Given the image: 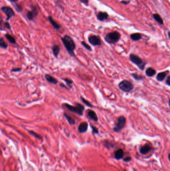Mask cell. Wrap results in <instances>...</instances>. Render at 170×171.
Returning <instances> with one entry per match:
<instances>
[{
	"label": "cell",
	"instance_id": "2e32d148",
	"mask_svg": "<svg viewBox=\"0 0 170 171\" xmlns=\"http://www.w3.org/2000/svg\"><path fill=\"white\" fill-rule=\"evenodd\" d=\"M52 50L54 57L57 58L58 56L59 52L61 51L60 47L57 45H54L52 48Z\"/></svg>",
	"mask_w": 170,
	"mask_h": 171
},
{
	"label": "cell",
	"instance_id": "ffe728a7",
	"mask_svg": "<svg viewBox=\"0 0 170 171\" xmlns=\"http://www.w3.org/2000/svg\"><path fill=\"white\" fill-rule=\"evenodd\" d=\"M4 37L6 38V39L12 44H16V39L13 37L12 36L9 34H6L4 35Z\"/></svg>",
	"mask_w": 170,
	"mask_h": 171
},
{
	"label": "cell",
	"instance_id": "1f68e13d",
	"mask_svg": "<svg viewBox=\"0 0 170 171\" xmlns=\"http://www.w3.org/2000/svg\"><path fill=\"white\" fill-rule=\"evenodd\" d=\"M22 68H13L11 70L12 72H19L22 71Z\"/></svg>",
	"mask_w": 170,
	"mask_h": 171
},
{
	"label": "cell",
	"instance_id": "30bf717a",
	"mask_svg": "<svg viewBox=\"0 0 170 171\" xmlns=\"http://www.w3.org/2000/svg\"><path fill=\"white\" fill-rule=\"evenodd\" d=\"M87 117L90 119L93 120L94 122H97L98 121V118L97 114L92 110H89L87 112Z\"/></svg>",
	"mask_w": 170,
	"mask_h": 171
},
{
	"label": "cell",
	"instance_id": "6da1fadb",
	"mask_svg": "<svg viewBox=\"0 0 170 171\" xmlns=\"http://www.w3.org/2000/svg\"><path fill=\"white\" fill-rule=\"evenodd\" d=\"M62 42L65 48L68 53L70 55V56L74 57L75 54L74 53V50L76 48V45L73 39L69 35H66L61 38Z\"/></svg>",
	"mask_w": 170,
	"mask_h": 171
},
{
	"label": "cell",
	"instance_id": "cb8c5ba5",
	"mask_svg": "<svg viewBox=\"0 0 170 171\" xmlns=\"http://www.w3.org/2000/svg\"><path fill=\"white\" fill-rule=\"evenodd\" d=\"M62 80L65 82V83H66V86L70 88V89H72V87H71V85L73 84V81L71 80L70 79L68 78H64L62 79Z\"/></svg>",
	"mask_w": 170,
	"mask_h": 171
},
{
	"label": "cell",
	"instance_id": "ac0fdd59",
	"mask_svg": "<svg viewBox=\"0 0 170 171\" xmlns=\"http://www.w3.org/2000/svg\"><path fill=\"white\" fill-rule=\"evenodd\" d=\"M124 156V152L123 150L121 149H118L114 153V157L115 159L117 160H120L123 158Z\"/></svg>",
	"mask_w": 170,
	"mask_h": 171
},
{
	"label": "cell",
	"instance_id": "9a60e30c",
	"mask_svg": "<svg viewBox=\"0 0 170 171\" xmlns=\"http://www.w3.org/2000/svg\"><path fill=\"white\" fill-rule=\"evenodd\" d=\"M48 20L55 30H58L61 28V25H59L57 22L55 21L51 16H49L48 17Z\"/></svg>",
	"mask_w": 170,
	"mask_h": 171
},
{
	"label": "cell",
	"instance_id": "836d02e7",
	"mask_svg": "<svg viewBox=\"0 0 170 171\" xmlns=\"http://www.w3.org/2000/svg\"><path fill=\"white\" fill-rule=\"evenodd\" d=\"M59 87H60L61 88L65 89H67V90L70 89V88H69L67 86L64 85L63 83H60V84H59Z\"/></svg>",
	"mask_w": 170,
	"mask_h": 171
},
{
	"label": "cell",
	"instance_id": "e575fe53",
	"mask_svg": "<svg viewBox=\"0 0 170 171\" xmlns=\"http://www.w3.org/2000/svg\"><path fill=\"white\" fill-rule=\"evenodd\" d=\"M79 1L82 3L84 4V5H88V3H89V0H79Z\"/></svg>",
	"mask_w": 170,
	"mask_h": 171
},
{
	"label": "cell",
	"instance_id": "8d00e7d4",
	"mask_svg": "<svg viewBox=\"0 0 170 171\" xmlns=\"http://www.w3.org/2000/svg\"><path fill=\"white\" fill-rule=\"evenodd\" d=\"M131 160V157H127V158H125L124 159V161L125 162H128L130 161Z\"/></svg>",
	"mask_w": 170,
	"mask_h": 171
},
{
	"label": "cell",
	"instance_id": "d6986e66",
	"mask_svg": "<svg viewBox=\"0 0 170 171\" xmlns=\"http://www.w3.org/2000/svg\"><path fill=\"white\" fill-rule=\"evenodd\" d=\"M145 73H146V75L148 77H153L154 75H155L156 72L155 69H153L152 68H149L148 69H147Z\"/></svg>",
	"mask_w": 170,
	"mask_h": 171
},
{
	"label": "cell",
	"instance_id": "7a4b0ae2",
	"mask_svg": "<svg viewBox=\"0 0 170 171\" xmlns=\"http://www.w3.org/2000/svg\"><path fill=\"white\" fill-rule=\"evenodd\" d=\"M75 104V106H71L68 103H64L63 105L64 106V107H66L68 111L81 116L83 115L85 107L83 105L78 103H76Z\"/></svg>",
	"mask_w": 170,
	"mask_h": 171
},
{
	"label": "cell",
	"instance_id": "60d3db41",
	"mask_svg": "<svg viewBox=\"0 0 170 171\" xmlns=\"http://www.w3.org/2000/svg\"><path fill=\"white\" fill-rule=\"evenodd\" d=\"M169 107L170 108V99L169 100Z\"/></svg>",
	"mask_w": 170,
	"mask_h": 171
},
{
	"label": "cell",
	"instance_id": "ab89813d",
	"mask_svg": "<svg viewBox=\"0 0 170 171\" xmlns=\"http://www.w3.org/2000/svg\"><path fill=\"white\" fill-rule=\"evenodd\" d=\"M168 36H169V39H170V32H168Z\"/></svg>",
	"mask_w": 170,
	"mask_h": 171
},
{
	"label": "cell",
	"instance_id": "d4e9b609",
	"mask_svg": "<svg viewBox=\"0 0 170 171\" xmlns=\"http://www.w3.org/2000/svg\"><path fill=\"white\" fill-rule=\"evenodd\" d=\"M80 98L81 101L82 102H83L86 106H88V107H90V108H93V107H94V106H93V105L92 104H91L88 101L86 100L84 98H83V97L81 96V97H80Z\"/></svg>",
	"mask_w": 170,
	"mask_h": 171
},
{
	"label": "cell",
	"instance_id": "d6a6232c",
	"mask_svg": "<svg viewBox=\"0 0 170 171\" xmlns=\"http://www.w3.org/2000/svg\"><path fill=\"white\" fill-rule=\"evenodd\" d=\"M4 27H5L6 28V29H8V30H10L11 29V25H10V24H9V23H8V22H4Z\"/></svg>",
	"mask_w": 170,
	"mask_h": 171
},
{
	"label": "cell",
	"instance_id": "4316f807",
	"mask_svg": "<svg viewBox=\"0 0 170 171\" xmlns=\"http://www.w3.org/2000/svg\"><path fill=\"white\" fill-rule=\"evenodd\" d=\"M13 7L15 8V10L18 13H21L22 11V8L21 5H20L15 3L13 4Z\"/></svg>",
	"mask_w": 170,
	"mask_h": 171
},
{
	"label": "cell",
	"instance_id": "f546056e",
	"mask_svg": "<svg viewBox=\"0 0 170 171\" xmlns=\"http://www.w3.org/2000/svg\"><path fill=\"white\" fill-rule=\"evenodd\" d=\"M131 75H132V76L133 77V78L135 79L136 80L139 81V80H142V79H143V76H141V75H137V74H135V73L132 74Z\"/></svg>",
	"mask_w": 170,
	"mask_h": 171
},
{
	"label": "cell",
	"instance_id": "484cf974",
	"mask_svg": "<svg viewBox=\"0 0 170 171\" xmlns=\"http://www.w3.org/2000/svg\"><path fill=\"white\" fill-rule=\"evenodd\" d=\"M0 47L4 49H7L8 47V45L5 42L2 37L0 39Z\"/></svg>",
	"mask_w": 170,
	"mask_h": 171
},
{
	"label": "cell",
	"instance_id": "44dd1931",
	"mask_svg": "<svg viewBox=\"0 0 170 171\" xmlns=\"http://www.w3.org/2000/svg\"><path fill=\"white\" fill-rule=\"evenodd\" d=\"M167 76V73L165 72L159 73L157 76V80L159 82L163 81Z\"/></svg>",
	"mask_w": 170,
	"mask_h": 171
},
{
	"label": "cell",
	"instance_id": "5bb4252c",
	"mask_svg": "<svg viewBox=\"0 0 170 171\" xmlns=\"http://www.w3.org/2000/svg\"><path fill=\"white\" fill-rule=\"evenodd\" d=\"M44 78L48 82L51 83V84L56 85L58 83V81L57 79H56V78H54L50 75L48 74L44 75Z\"/></svg>",
	"mask_w": 170,
	"mask_h": 171
},
{
	"label": "cell",
	"instance_id": "9c48e42d",
	"mask_svg": "<svg viewBox=\"0 0 170 171\" xmlns=\"http://www.w3.org/2000/svg\"><path fill=\"white\" fill-rule=\"evenodd\" d=\"M89 43L93 46H100L101 45V40L99 36L96 35H90L88 37Z\"/></svg>",
	"mask_w": 170,
	"mask_h": 171
},
{
	"label": "cell",
	"instance_id": "277c9868",
	"mask_svg": "<svg viewBox=\"0 0 170 171\" xmlns=\"http://www.w3.org/2000/svg\"><path fill=\"white\" fill-rule=\"evenodd\" d=\"M130 60L133 63L136 65L141 70H144L145 67L146 63L144 62L143 60L138 56H137L136 55L131 54L130 55Z\"/></svg>",
	"mask_w": 170,
	"mask_h": 171
},
{
	"label": "cell",
	"instance_id": "7402d4cb",
	"mask_svg": "<svg viewBox=\"0 0 170 171\" xmlns=\"http://www.w3.org/2000/svg\"><path fill=\"white\" fill-rule=\"evenodd\" d=\"M131 39L134 41H139L142 38V36L140 33H134L131 35Z\"/></svg>",
	"mask_w": 170,
	"mask_h": 171
},
{
	"label": "cell",
	"instance_id": "b9f144b4",
	"mask_svg": "<svg viewBox=\"0 0 170 171\" xmlns=\"http://www.w3.org/2000/svg\"><path fill=\"white\" fill-rule=\"evenodd\" d=\"M168 158H169V161H170V154L169 155V157H168Z\"/></svg>",
	"mask_w": 170,
	"mask_h": 171
},
{
	"label": "cell",
	"instance_id": "5b68a950",
	"mask_svg": "<svg viewBox=\"0 0 170 171\" xmlns=\"http://www.w3.org/2000/svg\"><path fill=\"white\" fill-rule=\"evenodd\" d=\"M119 88L120 90L125 92H129L134 88L132 83L127 80H123L119 84Z\"/></svg>",
	"mask_w": 170,
	"mask_h": 171
},
{
	"label": "cell",
	"instance_id": "7c38bea8",
	"mask_svg": "<svg viewBox=\"0 0 170 171\" xmlns=\"http://www.w3.org/2000/svg\"><path fill=\"white\" fill-rule=\"evenodd\" d=\"M109 15L106 12H99L96 15V18L100 21H104L108 19Z\"/></svg>",
	"mask_w": 170,
	"mask_h": 171
},
{
	"label": "cell",
	"instance_id": "3957f363",
	"mask_svg": "<svg viewBox=\"0 0 170 171\" xmlns=\"http://www.w3.org/2000/svg\"><path fill=\"white\" fill-rule=\"evenodd\" d=\"M121 37L120 34L117 31L110 32L105 36L104 40L110 44H114L117 43Z\"/></svg>",
	"mask_w": 170,
	"mask_h": 171
},
{
	"label": "cell",
	"instance_id": "f1b7e54d",
	"mask_svg": "<svg viewBox=\"0 0 170 171\" xmlns=\"http://www.w3.org/2000/svg\"><path fill=\"white\" fill-rule=\"evenodd\" d=\"M29 134H31V135L34 136L35 138L38 139H39V140H42V137H41L40 135H39V134H38L37 133H36L35 132L33 131H28Z\"/></svg>",
	"mask_w": 170,
	"mask_h": 171
},
{
	"label": "cell",
	"instance_id": "8fae6325",
	"mask_svg": "<svg viewBox=\"0 0 170 171\" xmlns=\"http://www.w3.org/2000/svg\"><path fill=\"white\" fill-rule=\"evenodd\" d=\"M88 125L87 122H82L79 124L78 127V131L80 134L84 133L88 130Z\"/></svg>",
	"mask_w": 170,
	"mask_h": 171
},
{
	"label": "cell",
	"instance_id": "4fadbf2b",
	"mask_svg": "<svg viewBox=\"0 0 170 171\" xmlns=\"http://www.w3.org/2000/svg\"><path fill=\"white\" fill-rule=\"evenodd\" d=\"M151 150H152L151 147L148 144H146L143 146H142L140 148V152L141 154L145 155L147 154L149 152H150Z\"/></svg>",
	"mask_w": 170,
	"mask_h": 171
},
{
	"label": "cell",
	"instance_id": "4dcf8cb0",
	"mask_svg": "<svg viewBox=\"0 0 170 171\" xmlns=\"http://www.w3.org/2000/svg\"><path fill=\"white\" fill-rule=\"evenodd\" d=\"M90 127L92 129V133L93 134H97L99 133L98 129L96 127L94 126L93 125H90Z\"/></svg>",
	"mask_w": 170,
	"mask_h": 171
},
{
	"label": "cell",
	"instance_id": "f35d334b",
	"mask_svg": "<svg viewBox=\"0 0 170 171\" xmlns=\"http://www.w3.org/2000/svg\"><path fill=\"white\" fill-rule=\"evenodd\" d=\"M8 1H10L13 3H16L17 1H18V0H8Z\"/></svg>",
	"mask_w": 170,
	"mask_h": 171
},
{
	"label": "cell",
	"instance_id": "74e56055",
	"mask_svg": "<svg viewBox=\"0 0 170 171\" xmlns=\"http://www.w3.org/2000/svg\"><path fill=\"white\" fill-rule=\"evenodd\" d=\"M121 3L123 4H125V5H127L129 3V1H122L121 2Z\"/></svg>",
	"mask_w": 170,
	"mask_h": 171
},
{
	"label": "cell",
	"instance_id": "8992f818",
	"mask_svg": "<svg viewBox=\"0 0 170 171\" xmlns=\"http://www.w3.org/2000/svg\"><path fill=\"white\" fill-rule=\"evenodd\" d=\"M125 118L123 116L119 117L117 119V122L115 125V126L113 128V131L115 132H119L125 127Z\"/></svg>",
	"mask_w": 170,
	"mask_h": 171
},
{
	"label": "cell",
	"instance_id": "e0dca14e",
	"mask_svg": "<svg viewBox=\"0 0 170 171\" xmlns=\"http://www.w3.org/2000/svg\"><path fill=\"white\" fill-rule=\"evenodd\" d=\"M63 116L67 121L69 124L70 125H74L75 124V120L73 119L72 117L70 116V115H68V114H66L65 113H63Z\"/></svg>",
	"mask_w": 170,
	"mask_h": 171
},
{
	"label": "cell",
	"instance_id": "83f0119b",
	"mask_svg": "<svg viewBox=\"0 0 170 171\" xmlns=\"http://www.w3.org/2000/svg\"><path fill=\"white\" fill-rule=\"evenodd\" d=\"M81 44L82 45V46L87 50L89 51H92V49L90 46L87 44L85 41H81Z\"/></svg>",
	"mask_w": 170,
	"mask_h": 171
},
{
	"label": "cell",
	"instance_id": "52a82bcc",
	"mask_svg": "<svg viewBox=\"0 0 170 171\" xmlns=\"http://www.w3.org/2000/svg\"><path fill=\"white\" fill-rule=\"evenodd\" d=\"M39 13V8L36 6L31 8V10L26 13V17L30 21H34Z\"/></svg>",
	"mask_w": 170,
	"mask_h": 171
},
{
	"label": "cell",
	"instance_id": "603a6c76",
	"mask_svg": "<svg viewBox=\"0 0 170 171\" xmlns=\"http://www.w3.org/2000/svg\"><path fill=\"white\" fill-rule=\"evenodd\" d=\"M153 18L156 21L159 23L161 25L164 24V21L162 19V18L160 16L159 14H154Z\"/></svg>",
	"mask_w": 170,
	"mask_h": 171
},
{
	"label": "cell",
	"instance_id": "d590c367",
	"mask_svg": "<svg viewBox=\"0 0 170 171\" xmlns=\"http://www.w3.org/2000/svg\"><path fill=\"white\" fill-rule=\"evenodd\" d=\"M166 84L168 86H170V76H168L166 79Z\"/></svg>",
	"mask_w": 170,
	"mask_h": 171
},
{
	"label": "cell",
	"instance_id": "ba28073f",
	"mask_svg": "<svg viewBox=\"0 0 170 171\" xmlns=\"http://www.w3.org/2000/svg\"><path fill=\"white\" fill-rule=\"evenodd\" d=\"M2 11L7 16L6 20L9 21L11 18L15 16V13L13 10V9L9 6H3L1 8Z\"/></svg>",
	"mask_w": 170,
	"mask_h": 171
}]
</instances>
